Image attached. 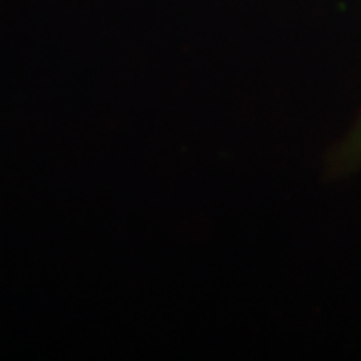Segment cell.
<instances>
[{
  "instance_id": "cell-1",
  "label": "cell",
  "mask_w": 361,
  "mask_h": 361,
  "mask_svg": "<svg viewBox=\"0 0 361 361\" xmlns=\"http://www.w3.org/2000/svg\"><path fill=\"white\" fill-rule=\"evenodd\" d=\"M345 156L346 157H361V121H360V124L356 126L355 133L351 134L348 146H346Z\"/></svg>"
}]
</instances>
